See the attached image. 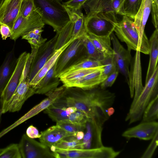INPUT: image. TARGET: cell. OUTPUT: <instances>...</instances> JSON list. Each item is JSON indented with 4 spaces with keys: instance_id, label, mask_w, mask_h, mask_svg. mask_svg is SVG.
Wrapping results in <instances>:
<instances>
[{
    "instance_id": "d4e9b609",
    "label": "cell",
    "mask_w": 158,
    "mask_h": 158,
    "mask_svg": "<svg viewBox=\"0 0 158 158\" xmlns=\"http://www.w3.org/2000/svg\"><path fill=\"white\" fill-rule=\"evenodd\" d=\"M67 107L58 99L44 110L51 119L56 123L68 120L69 115L67 113Z\"/></svg>"
},
{
    "instance_id": "816d5d0a",
    "label": "cell",
    "mask_w": 158,
    "mask_h": 158,
    "mask_svg": "<svg viewBox=\"0 0 158 158\" xmlns=\"http://www.w3.org/2000/svg\"><path fill=\"white\" fill-rule=\"evenodd\" d=\"M84 136L83 131H81L78 132L76 135L75 137L78 140H82Z\"/></svg>"
},
{
    "instance_id": "60d3db41",
    "label": "cell",
    "mask_w": 158,
    "mask_h": 158,
    "mask_svg": "<svg viewBox=\"0 0 158 158\" xmlns=\"http://www.w3.org/2000/svg\"><path fill=\"white\" fill-rule=\"evenodd\" d=\"M150 143L141 157V158H151L158 144V131L152 139Z\"/></svg>"
},
{
    "instance_id": "b9f144b4",
    "label": "cell",
    "mask_w": 158,
    "mask_h": 158,
    "mask_svg": "<svg viewBox=\"0 0 158 158\" xmlns=\"http://www.w3.org/2000/svg\"><path fill=\"white\" fill-rule=\"evenodd\" d=\"M111 7L117 14L125 15L123 5L125 0H110Z\"/></svg>"
},
{
    "instance_id": "f907efd6",
    "label": "cell",
    "mask_w": 158,
    "mask_h": 158,
    "mask_svg": "<svg viewBox=\"0 0 158 158\" xmlns=\"http://www.w3.org/2000/svg\"><path fill=\"white\" fill-rule=\"evenodd\" d=\"M106 112L107 115L110 117L114 113V110L113 108L111 106L107 109Z\"/></svg>"
},
{
    "instance_id": "7c38bea8",
    "label": "cell",
    "mask_w": 158,
    "mask_h": 158,
    "mask_svg": "<svg viewBox=\"0 0 158 158\" xmlns=\"http://www.w3.org/2000/svg\"><path fill=\"white\" fill-rule=\"evenodd\" d=\"M45 24L40 15L35 11L26 18L19 15L13 27L10 38L15 41L20 36L35 28H43Z\"/></svg>"
},
{
    "instance_id": "1f68e13d",
    "label": "cell",
    "mask_w": 158,
    "mask_h": 158,
    "mask_svg": "<svg viewBox=\"0 0 158 158\" xmlns=\"http://www.w3.org/2000/svg\"><path fill=\"white\" fill-rule=\"evenodd\" d=\"M55 148L65 149L84 148L82 140H78L74 136L67 137L57 143Z\"/></svg>"
},
{
    "instance_id": "d6986e66",
    "label": "cell",
    "mask_w": 158,
    "mask_h": 158,
    "mask_svg": "<svg viewBox=\"0 0 158 158\" xmlns=\"http://www.w3.org/2000/svg\"><path fill=\"white\" fill-rule=\"evenodd\" d=\"M17 60L13 48L7 54L0 67V98L15 68Z\"/></svg>"
},
{
    "instance_id": "ab89813d",
    "label": "cell",
    "mask_w": 158,
    "mask_h": 158,
    "mask_svg": "<svg viewBox=\"0 0 158 158\" xmlns=\"http://www.w3.org/2000/svg\"><path fill=\"white\" fill-rule=\"evenodd\" d=\"M35 10L33 0H22L19 15L24 18H27Z\"/></svg>"
},
{
    "instance_id": "e0dca14e",
    "label": "cell",
    "mask_w": 158,
    "mask_h": 158,
    "mask_svg": "<svg viewBox=\"0 0 158 158\" xmlns=\"http://www.w3.org/2000/svg\"><path fill=\"white\" fill-rule=\"evenodd\" d=\"M152 6V0H142L139 9L134 19L135 26L140 40L146 43H149V40L144 31Z\"/></svg>"
},
{
    "instance_id": "8992f818",
    "label": "cell",
    "mask_w": 158,
    "mask_h": 158,
    "mask_svg": "<svg viewBox=\"0 0 158 158\" xmlns=\"http://www.w3.org/2000/svg\"><path fill=\"white\" fill-rule=\"evenodd\" d=\"M88 57L81 38L76 39L63 51L57 59L55 76L59 77L69 68Z\"/></svg>"
},
{
    "instance_id": "52a82bcc",
    "label": "cell",
    "mask_w": 158,
    "mask_h": 158,
    "mask_svg": "<svg viewBox=\"0 0 158 158\" xmlns=\"http://www.w3.org/2000/svg\"><path fill=\"white\" fill-rule=\"evenodd\" d=\"M120 151L110 147L102 146L95 148L65 149L55 148L53 152L56 158H114Z\"/></svg>"
},
{
    "instance_id": "7dc6e473",
    "label": "cell",
    "mask_w": 158,
    "mask_h": 158,
    "mask_svg": "<svg viewBox=\"0 0 158 158\" xmlns=\"http://www.w3.org/2000/svg\"><path fill=\"white\" fill-rule=\"evenodd\" d=\"M26 135L31 139L39 138L40 136L37 129L32 125H30L27 129Z\"/></svg>"
},
{
    "instance_id": "ba28073f",
    "label": "cell",
    "mask_w": 158,
    "mask_h": 158,
    "mask_svg": "<svg viewBox=\"0 0 158 158\" xmlns=\"http://www.w3.org/2000/svg\"><path fill=\"white\" fill-rule=\"evenodd\" d=\"M18 145L22 158H55L53 152L48 147L26 134L22 136Z\"/></svg>"
},
{
    "instance_id": "9a60e30c",
    "label": "cell",
    "mask_w": 158,
    "mask_h": 158,
    "mask_svg": "<svg viewBox=\"0 0 158 158\" xmlns=\"http://www.w3.org/2000/svg\"><path fill=\"white\" fill-rule=\"evenodd\" d=\"M158 131V123L153 121L142 122L138 125L124 131L123 136L128 138H137L148 140L152 139Z\"/></svg>"
},
{
    "instance_id": "3957f363",
    "label": "cell",
    "mask_w": 158,
    "mask_h": 158,
    "mask_svg": "<svg viewBox=\"0 0 158 158\" xmlns=\"http://www.w3.org/2000/svg\"><path fill=\"white\" fill-rule=\"evenodd\" d=\"M114 31L122 42L126 44L128 49L149 54V42H145L140 40L133 19L123 15L122 20L116 24Z\"/></svg>"
},
{
    "instance_id": "c3c4849f",
    "label": "cell",
    "mask_w": 158,
    "mask_h": 158,
    "mask_svg": "<svg viewBox=\"0 0 158 158\" xmlns=\"http://www.w3.org/2000/svg\"><path fill=\"white\" fill-rule=\"evenodd\" d=\"M0 33L3 40L10 37L12 35V31L9 27L6 25L0 24Z\"/></svg>"
},
{
    "instance_id": "30bf717a",
    "label": "cell",
    "mask_w": 158,
    "mask_h": 158,
    "mask_svg": "<svg viewBox=\"0 0 158 158\" xmlns=\"http://www.w3.org/2000/svg\"><path fill=\"white\" fill-rule=\"evenodd\" d=\"M58 35V33H56L53 37L38 48L32 60L27 79L29 83L55 51Z\"/></svg>"
},
{
    "instance_id": "7402d4cb",
    "label": "cell",
    "mask_w": 158,
    "mask_h": 158,
    "mask_svg": "<svg viewBox=\"0 0 158 158\" xmlns=\"http://www.w3.org/2000/svg\"><path fill=\"white\" fill-rule=\"evenodd\" d=\"M72 37L66 44L55 51L52 56L39 71L29 83L30 85L35 89L37 85L48 71L55 64L58 57L63 51L76 39Z\"/></svg>"
},
{
    "instance_id": "277c9868",
    "label": "cell",
    "mask_w": 158,
    "mask_h": 158,
    "mask_svg": "<svg viewBox=\"0 0 158 158\" xmlns=\"http://www.w3.org/2000/svg\"><path fill=\"white\" fill-rule=\"evenodd\" d=\"M84 17V23L88 34L98 36H110L118 21L112 11L89 13Z\"/></svg>"
},
{
    "instance_id": "7bdbcfd3",
    "label": "cell",
    "mask_w": 158,
    "mask_h": 158,
    "mask_svg": "<svg viewBox=\"0 0 158 158\" xmlns=\"http://www.w3.org/2000/svg\"><path fill=\"white\" fill-rule=\"evenodd\" d=\"M118 73L119 71L117 69L110 74L100 84V87L102 89H106L112 86L116 79Z\"/></svg>"
},
{
    "instance_id": "484cf974",
    "label": "cell",
    "mask_w": 158,
    "mask_h": 158,
    "mask_svg": "<svg viewBox=\"0 0 158 158\" xmlns=\"http://www.w3.org/2000/svg\"><path fill=\"white\" fill-rule=\"evenodd\" d=\"M102 67L79 69L68 71L62 74L59 77L60 81L63 83V85L65 87H69L71 84L83 77L95 71Z\"/></svg>"
},
{
    "instance_id": "f6af8a7d",
    "label": "cell",
    "mask_w": 158,
    "mask_h": 158,
    "mask_svg": "<svg viewBox=\"0 0 158 158\" xmlns=\"http://www.w3.org/2000/svg\"><path fill=\"white\" fill-rule=\"evenodd\" d=\"M152 22L156 29H158V0H152Z\"/></svg>"
},
{
    "instance_id": "7a4b0ae2",
    "label": "cell",
    "mask_w": 158,
    "mask_h": 158,
    "mask_svg": "<svg viewBox=\"0 0 158 158\" xmlns=\"http://www.w3.org/2000/svg\"><path fill=\"white\" fill-rule=\"evenodd\" d=\"M158 95V66L145 83L140 95L134 104L131 106L125 121L131 124L139 120L150 102Z\"/></svg>"
},
{
    "instance_id": "db71d44e",
    "label": "cell",
    "mask_w": 158,
    "mask_h": 158,
    "mask_svg": "<svg viewBox=\"0 0 158 158\" xmlns=\"http://www.w3.org/2000/svg\"><path fill=\"white\" fill-rule=\"evenodd\" d=\"M4 1V0H0V7L1 6Z\"/></svg>"
},
{
    "instance_id": "4dcf8cb0",
    "label": "cell",
    "mask_w": 158,
    "mask_h": 158,
    "mask_svg": "<svg viewBox=\"0 0 158 158\" xmlns=\"http://www.w3.org/2000/svg\"><path fill=\"white\" fill-rule=\"evenodd\" d=\"M80 38L86 48L89 58L101 62L105 59L106 56L98 50L89 39L87 33Z\"/></svg>"
},
{
    "instance_id": "cb8c5ba5",
    "label": "cell",
    "mask_w": 158,
    "mask_h": 158,
    "mask_svg": "<svg viewBox=\"0 0 158 158\" xmlns=\"http://www.w3.org/2000/svg\"><path fill=\"white\" fill-rule=\"evenodd\" d=\"M158 29H156L149 40L150 59L145 79L146 83L152 76L157 65L158 59Z\"/></svg>"
},
{
    "instance_id": "f5cc1de1",
    "label": "cell",
    "mask_w": 158,
    "mask_h": 158,
    "mask_svg": "<svg viewBox=\"0 0 158 158\" xmlns=\"http://www.w3.org/2000/svg\"><path fill=\"white\" fill-rule=\"evenodd\" d=\"M2 100L1 99V98H0V125L1 122L2 115V114H3L2 112Z\"/></svg>"
},
{
    "instance_id": "9c48e42d",
    "label": "cell",
    "mask_w": 158,
    "mask_h": 158,
    "mask_svg": "<svg viewBox=\"0 0 158 158\" xmlns=\"http://www.w3.org/2000/svg\"><path fill=\"white\" fill-rule=\"evenodd\" d=\"M29 54L30 53L25 52L22 53L17 58L15 68L1 97L2 114L8 112L9 103L18 85L22 73Z\"/></svg>"
},
{
    "instance_id": "d590c367",
    "label": "cell",
    "mask_w": 158,
    "mask_h": 158,
    "mask_svg": "<svg viewBox=\"0 0 158 158\" xmlns=\"http://www.w3.org/2000/svg\"><path fill=\"white\" fill-rule=\"evenodd\" d=\"M56 123V125L65 131L73 134L75 136L78 132L83 131L86 127V125L74 123L68 120L60 121Z\"/></svg>"
},
{
    "instance_id": "5bb4252c",
    "label": "cell",
    "mask_w": 158,
    "mask_h": 158,
    "mask_svg": "<svg viewBox=\"0 0 158 158\" xmlns=\"http://www.w3.org/2000/svg\"><path fill=\"white\" fill-rule=\"evenodd\" d=\"M110 37L113 46V56L118 69L125 77L128 82L129 67L132 59L131 50L126 49L121 45L113 32L111 34Z\"/></svg>"
},
{
    "instance_id": "d6a6232c",
    "label": "cell",
    "mask_w": 158,
    "mask_h": 158,
    "mask_svg": "<svg viewBox=\"0 0 158 158\" xmlns=\"http://www.w3.org/2000/svg\"><path fill=\"white\" fill-rule=\"evenodd\" d=\"M142 1V0H125L123 7L125 15L134 20Z\"/></svg>"
},
{
    "instance_id": "74e56055",
    "label": "cell",
    "mask_w": 158,
    "mask_h": 158,
    "mask_svg": "<svg viewBox=\"0 0 158 158\" xmlns=\"http://www.w3.org/2000/svg\"><path fill=\"white\" fill-rule=\"evenodd\" d=\"M84 17L82 14L79 19L74 23L72 37L80 38L87 33L84 26Z\"/></svg>"
},
{
    "instance_id": "f546056e",
    "label": "cell",
    "mask_w": 158,
    "mask_h": 158,
    "mask_svg": "<svg viewBox=\"0 0 158 158\" xmlns=\"http://www.w3.org/2000/svg\"><path fill=\"white\" fill-rule=\"evenodd\" d=\"M142 122L154 121L158 118V95L152 100L144 111Z\"/></svg>"
},
{
    "instance_id": "ac0fdd59",
    "label": "cell",
    "mask_w": 158,
    "mask_h": 158,
    "mask_svg": "<svg viewBox=\"0 0 158 158\" xmlns=\"http://www.w3.org/2000/svg\"><path fill=\"white\" fill-rule=\"evenodd\" d=\"M74 136L56 125L53 126L42 131L39 138L40 142L50 148L55 147L56 143L61 140L69 137Z\"/></svg>"
},
{
    "instance_id": "681fc988",
    "label": "cell",
    "mask_w": 158,
    "mask_h": 158,
    "mask_svg": "<svg viewBox=\"0 0 158 158\" xmlns=\"http://www.w3.org/2000/svg\"><path fill=\"white\" fill-rule=\"evenodd\" d=\"M77 110V109L74 106L68 107L66 109L67 113L69 115L75 112Z\"/></svg>"
},
{
    "instance_id": "ee69618b",
    "label": "cell",
    "mask_w": 158,
    "mask_h": 158,
    "mask_svg": "<svg viewBox=\"0 0 158 158\" xmlns=\"http://www.w3.org/2000/svg\"><path fill=\"white\" fill-rule=\"evenodd\" d=\"M87 0H70L62 2L63 4L69 8L77 11L80 10L81 6Z\"/></svg>"
},
{
    "instance_id": "4fadbf2b",
    "label": "cell",
    "mask_w": 158,
    "mask_h": 158,
    "mask_svg": "<svg viewBox=\"0 0 158 158\" xmlns=\"http://www.w3.org/2000/svg\"><path fill=\"white\" fill-rule=\"evenodd\" d=\"M140 52L139 51H136L131 63V68L127 82L129 87L131 97V98L134 97L131 106H133L135 103L143 88L142 82Z\"/></svg>"
},
{
    "instance_id": "f1b7e54d",
    "label": "cell",
    "mask_w": 158,
    "mask_h": 158,
    "mask_svg": "<svg viewBox=\"0 0 158 158\" xmlns=\"http://www.w3.org/2000/svg\"><path fill=\"white\" fill-rule=\"evenodd\" d=\"M74 23L70 21L58 33L55 45V50L62 47L72 38Z\"/></svg>"
},
{
    "instance_id": "6da1fadb",
    "label": "cell",
    "mask_w": 158,
    "mask_h": 158,
    "mask_svg": "<svg viewBox=\"0 0 158 158\" xmlns=\"http://www.w3.org/2000/svg\"><path fill=\"white\" fill-rule=\"evenodd\" d=\"M35 11L45 24L52 26L59 33L69 21L68 14L61 0H33Z\"/></svg>"
},
{
    "instance_id": "836d02e7",
    "label": "cell",
    "mask_w": 158,
    "mask_h": 158,
    "mask_svg": "<svg viewBox=\"0 0 158 158\" xmlns=\"http://www.w3.org/2000/svg\"><path fill=\"white\" fill-rule=\"evenodd\" d=\"M103 66L101 61L88 57L71 67L64 73L75 70L100 68Z\"/></svg>"
},
{
    "instance_id": "603a6c76",
    "label": "cell",
    "mask_w": 158,
    "mask_h": 158,
    "mask_svg": "<svg viewBox=\"0 0 158 158\" xmlns=\"http://www.w3.org/2000/svg\"><path fill=\"white\" fill-rule=\"evenodd\" d=\"M102 67L85 76L71 84L69 87H77L88 90L98 86L103 81L101 76Z\"/></svg>"
},
{
    "instance_id": "5b68a950",
    "label": "cell",
    "mask_w": 158,
    "mask_h": 158,
    "mask_svg": "<svg viewBox=\"0 0 158 158\" xmlns=\"http://www.w3.org/2000/svg\"><path fill=\"white\" fill-rule=\"evenodd\" d=\"M60 99L67 107H75L85 113L89 118L94 119L91 89L85 90L77 87H65Z\"/></svg>"
},
{
    "instance_id": "44dd1931",
    "label": "cell",
    "mask_w": 158,
    "mask_h": 158,
    "mask_svg": "<svg viewBox=\"0 0 158 158\" xmlns=\"http://www.w3.org/2000/svg\"><path fill=\"white\" fill-rule=\"evenodd\" d=\"M55 66L56 63L37 85L35 88V94H46L58 88L60 81L55 76Z\"/></svg>"
},
{
    "instance_id": "4316f807",
    "label": "cell",
    "mask_w": 158,
    "mask_h": 158,
    "mask_svg": "<svg viewBox=\"0 0 158 158\" xmlns=\"http://www.w3.org/2000/svg\"><path fill=\"white\" fill-rule=\"evenodd\" d=\"M87 34L89 39L99 52L106 57L114 55L113 49L111 46L110 36H98Z\"/></svg>"
},
{
    "instance_id": "8d00e7d4",
    "label": "cell",
    "mask_w": 158,
    "mask_h": 158,
    "mask_svg": "<svg viewBox=\"0 0 158 158\" xmlns=\"http://www.w3.org/2000/svg\"><path fill=\"white\" fill-rule=\"evenodd\" d=\"M0 158H22L18 144H11L4 148Z\"/></svg>"
},
{
    "instance_id": "f35d334b",
    "label": "cell",
    "mask_w": 158,
    "mask_h": 158,
    "mask_svg": "<svg viewBox=\"0 0 158 158\" xmlns=\"http://www.w3.org/2000/svg\"><path fill=\"white\" fill-rule=\"evenodd\" d=\"M89 119L85 113L77 110L69 115L68 121L74 123L85 126Z\"/></svg>"
},
{
    "instance_id": "e575fe53",
    "label": "cell",
    "mask_w": 158,
    "mask_h": 158,
    "mask_svg": "<svg viewBox=\"0 0 158 158\" xmlns=\"http://www.w3.org/2000/svg\"><path fill=\"white\" fill-rule=\"evenodd\" d=\"M101 62L104 65L102 68L101 74L103 81L109 75L118 69L113 55L106 57Z\"/></svg>"
},
{
    "instance_id": "83f0119b",
    "label": "cell",
    "mask_w": 158,
    "mask_h": 158,
    "mask_svg": "<svg viewBox=\"0 0 158 158\" xmlns=\"http://www.w3.org/2000/svg\"><path fill=\"white\" fill-rule=\"evenodd\" d=\"M82 6L86 14L93 12H114L111 7L110 0H87Z\"/></svg>"
},
{
    "instance_id": "ffe728a7",
    "label": "cell",
    "mask_w": 158,
    "mask_h": 158,
    "mask_svg": "<svg viewBox=\"0 0 158 158\" xmlns=\"http://www.w3.org/2000/svg\"><path fill=\"white\" fill-rule=\"evenodd\" d=\"M65 87L63 85L57 88L54 91L46 94L45 95L48 97L34 107L26 113L24 116L23 120H25L35 116L41 111L45 110L53 104L61 97Z\"/></svg>"
},
{
    "instance_id": "2e32d148",
    "label": "cell",
    "mask_w": 158,
    "mask_h": 158,
    "mask_svg": "<svg viewBox=\"0 0 158 158\" xmlns=\"http://www.w3.org/2000/svg\"><path fill=\"white\" fill-rule=\"evenodd\" d=\"M22 0H4L0 7V24L8 26L11 31L19 12Z\"/></svg>"
},
{
    "instance_id": "bcb514c9",
    "label": "cell",
    "mask_w": 158,
    "mask_h": 158,
    "mask_svg": "<svg viewBox=\"0 0 158 158\" xmlns=\"http://www.w3.org/2000/svg\"><path fill=\"white\" fill-rule=\"evenodd\" d=\"M22 39L28 40L30 39H34L38 40L43 44L47 40L46 38H43L41 36V33L36 34L32 30L30 31L22 36Z\"/></svg>"
},
{
    "instance_id": "8fae6325",
    "label": "cell",
    "mask_w": 158,
    "mask_h": 158,
    "mask_svg": "<svg viewBox=\"0 0 158 158\" xmlns=\"http://www.w3.org/2000/svg\"><path fill=\"white\" fill-rule=\"evenodd\" d=\"M28 74L22 71L18 85L8 104V112L18 111L25 102L35 94V89L31 87L27 80Z\"/></svg>"
}]
</instances>
